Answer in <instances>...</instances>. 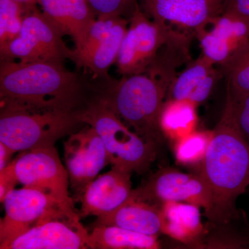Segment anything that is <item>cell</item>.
I'll return each mask as SVG.
<instances>
[{
  "label": "cell",
  "instance_id": "6da1fadb",
  "mask_svg": "<svg viewBox=\"0 0 249 249\" xmlns=\"http://www.w3.org/2000/svg\"><path fill=\"white\" fill-rule=\"evenodd\" d=\"M91 98L89 83L65 65L1 61V106L29 109L80 110Z\"/></svg>",
  "mask_w": 249,
  "mask_h": 249
},
{
  "label": "cell",
  "instance_id": "7a4b0ae2",
  "mask_svg": "<svg viewBox=\"0 0 249 249\" xmlns=\"http://www.w3.org/2000/svg\"><path fill=\"white\" fill-rule=\"evenodd\" d=\"M212 193L209 217L225 221L235 215V201L249 186V142L224 109L213 131L199 174Z\"/></svg>",
  "mask_w": 249,
  "mask_h": 249
},
{
  "label": "cell",
  "instance_id": "3957f363",
  "mask_svg": "<svg viewBox=\"0 0 249 249\" xmlns=\"http://www.w3.org/2000/svg\"><path fill=\"white\" fill-rule=\"evenodd\" d=\"M91 98L104 103L136 133L149 142L160 138V116L169 85L148 73L93 78Z\"/></svg>",
  "mask_w": 249,
  "mask_h": 249
},
{
  "label": "cell",
  "instance_id": "277c9868",
  "mask_svg": "<svg viewBox=\"0 0 249 249\" xmlns=\"http://www.w3.org/2000/svg\"><path fill=\"white\" fill-rule=\"evenodd\" d=\"M80 110L1 106L0 142L16 152L54 146L58 139L74 133L83 124Z\"/></svg>",
  "mask_w": 249,
  "mask_h": 249
},
{
  "label": "cell",
  "instance_id": "5b68a950",
  "mask_svg": "<svg viewBox=\"0 0 249 249\" xmlns=\"http://www.w3.org/2000/svg\"><path fill=\"white\" fill-rule=\"evenodd\" d=\"M80 119L101 137L112 167L139 175L150 168L156 158V144L131 131L104 103L91 97L80 111Z\"/></svg>",
  "mask_w": 249,
  "mask_h": 249
},
{
  "label": "cell",
  "instance_id": "8992f818",
  "mask_svg": "<svg viewBox=\"0 0 249 249\" xmlns=\"http://www.w3.org/2000/svg\"><path fill=\"white\" fill-rule=\"evenodd\" d=\"M61 30L36 4L30 5L19 35L3 52L1 61L52 62L64 65L71 60L73 50L63 40Z\"/></svg>",
  "mask_w": 249,
  "mask_h": 249
},
{
  "label": "cell",
  "instance_id": "52a82bcc",
  "mask_svg": "<svg viewBox=\"0 0 249 249\" xmlns=\"http://www.w3.org/2000/svg\"><path fill=\"white\" fill-rule=\"evenodd\" d=\"M18 183L45 192L58 201L64 213L80 222L73 198L69 194L70 178L54 146L22 152L13 160Z\"/></svg>",
  "mask_w": 249,
  "mask_h": 249
},
{
  "label": "cell",
  "instance_id": "ba28073f",
  "mask_svg": "<svg viewBox=\"0 0 249 249\" xmlns=\"http://www.w3.org/2000/svg\"><path fill=\"white\" fill-rule=\"evenodd\" d=\"M2 203L5 215L0 222L1 249H8L13 241L36 226L68 217L53 196L35 188L12 190Z\"/></svg>",
  "mask_w": 249,
  "mask_h": 249
},
{
  "label": "cell",
  "instance_id": "9c48e42d",
  "mask_svg": "<svg viewBox=\"0 0 249 249\" xmlns=\"http://www.w3.org/2000/svg\"><path fill=\"white\" fill-rule=\"evenodd\" d=\"M175 34L154 22L140 6L129 19V27L116 60L121 76L146 73L161 49Z\"/></svg>",
  "mask_w": 249,
  "mask_h": 249
},
{
  "label": "cell",
  "instance_id": "30bf717a",
  "mask_svg": "<svg viewBox=\"0 0 249 249\" xmlns=\"http://www.w3.org/2000/svg\"><path fill=\"white\" fill-rule=\"evenodd\" d=\"M132 199L161 207L168 202H185L205 209L208 217L213 209L211 190L200 175L162 169L143 185L133 190Z\"/></svg>",
  "mask_w": 249,
  "mask_h": 249
},
{
  "label": "cell",
  "instance_id": "8fae6325",
  "mask_svg": "<svg viewBox=\"0 0 249 249\" xmlns=\"http://www.w3.org/2000/svg\"><path fill=\"white\" fill-rule=\"evenodd\" d=\"M227 0H140L147 17L167 29L193 37L225 11Z\"/></svg>",
  "mask_w": 249,
  "mask_h": 249
},
{
  "label": "cell",
  "instance_id": "7c38bea8",
  "mask_svg": "<svg viewBox=\"0 0 249 249\" xmlns=\"http://www.w3.org/2000/svg\"><path fill=\"white\" fill-rule=\"evenodd\" d=\"M65 160L73 197L80 200L85 188L109 163L104 144L94 128L87 125L64 143Z\"/></svg>",
  "mask_w": 249,
  "mask_h": 249
},
{
  "label": "cell",
  "instance_id": "4fadbf2b",
  "mask_svg": "<svg viewBox=\"0 0 249 249\" xmlns=\"http://www.w3.org/2000/svg\"><path fill=\"white\" fill-rule=\"evenodd\" d=\"M199 31L196 37L202 55L222 68L249 40V23L235 15L224 12Z\"/></svg>",
  "mask_w": 249,
  "mask_h": 249
},
{
  "label": "cell",
  "instance_id": "5bb4252c",
  "mask_svg": "<svg viewBox=\"0 0 249 249\" xmlns=\"http://www.w3.org/2000/svg\"><path fill=\"white\" fill-rule=\"evenodd\" d=\"M128 26V19L117 17L110 29L99 28L91 31L84 47L73 58L76 67L91 72L93 78L109 76L108 70L117 60Z\"/></svg>",
  "mask_w": 249,
  "mask_h": 249
},
{
  "label": "cell",
  "instance_id": "9a60e30c",
  "mask_svg": "<svg viewBox=\"0 0 249 249\" xmlns=\"http://www.w3.org/2000/svg\"><path fill=\"white\" fill-rule=\"evenodd\" d=\"M132 173L112 167L110 171L95 178L80 198V216L106 215L114 212L132 198Z\"/></svg>",
  "mask_w": 249,
  "mask_h": 249
},
{
  "label": "cell",
  "instance_id": "2e32d148",
  "mask_svg": "<svg viewBox=\"0 0 249 249\" xmlns=\"http://www.w3.org/2000/svg\"><path fill=\"white\" fill-rule=\"evenodd\" d=\"M88 231L68 217L32 228L11 242L8 249H83L88 247Z\"/></svg>",
  "mask_w": 249,
  "mask_h": 249
},
{
  "label": "cell",
  "instance_id": "e0dca14e",
  "mask_svg": "<svg viewBox=\"0 0 249 249\" xmlns=\"http://www.w3.org/2000/svg\"><path fill=\"white\" fill-rule=\"evenodd\" d=\"M37 4L65 35L71 37L75 45L73 54L78 53L97 19L88 0H37Z\"/></svg>",
  "mask_w": 249,
  "mask_h": 249
},
{
  "label": "cell",
  "instance_id": "ac0fdd59",
  "mask_svg": "<svg viewBox=\"0 0 249 249\" xmlns=\"http://www.w3.org/2000/svg\"><path fill=\"white\" fill-rule=\"evenodd\" d=\"M222 75H224L222 69L201 54L177 73L168 89L166 100H186L196 105L204 102Z\"/></svg>",
  "mask_w": 249,
  "mask_h": 249
},
{
  "label": "cell",
  "instance_id": "d6986e66",
  "mask_svg": "<svg viewBox=\"0 0 249 249\" xmlns=\"http://www.w3.org/2000/svg\"><path fill=\"white\" fill-rule=\"evenodd\" d=\"M116 226L144 235L157 236L162 232L160 209L154 205L131 199L111 213L98 217L93 228Z\"/></svg>",
  "mask_w": 249,
  "mask_h": 249
},
{
  "label": "cell",
  "instance_id": "ffe728a7",
  "mask_svg": "<svg viewBox=\"0 0 249 249\" xmlns=\"http://www.w3.org/2000/svg\"><path fill=\"white\" fill-rule=\"evenodd\" d=\"M162 232L180 241H190L203 230L199 207L183 202L162 205Z\"/></svg>",
  "mask_w": 249,
  "mask_h": 249
},
{
  "label": "cell",
  "instance_id": "44dd1931",
  "mask_svg": "<svg viewBox=\"0 0 249 249\" xmlns=\"http://www.w3.org/2000/svg\"><path fill=\"white\" fill-rule=\"evenodd\" d=\"M89 249H156L160 248L157 236L144 235L116 226L93 228L88 237Z\"/></svg>",
  "mask_w": 249,
  "mask_h": 249
},
{
  "label": "cell",
  "instance_id": "7402d4cb",
  "mask_svg": "<svg viewBox=\"0 0 249 249\" xmlns=\"http://www.w3.org/2000/svg\"><path fill=\"white\" fill-rule=\"evenodd\" d=\"M196 106L186 100H166L160 116L162 133L178 141L194 132L197 121Z\"/></svg>",
  "mask_w": 249,
  "mask_h": 249
},
{
  "label": "cell",
  "instance_id": "603a6c76",
  "mask_svg": "<svg viewBox=\"0 0 249 249\" xmlns=\"http://www.w3.org/2000/svg\"><path fill=\"white\" fill-rule=\"evenodd\" d=\"M221 69L227 76L228 98L235 100L249 93V40Z\"/></svg>",
  "mask_w": 249,
  "mask_h": 249
},
{
  "label": "cell",
  "instance_id": "cb8c5ba5",
  "mask_svg": "<svg viewBox=\"0 0 249 249\" xmlns=\"http://www.w3.org/2000/svg\"><path fill=\"white\" fill-rule=\"evenodd\" d=\"M29 6L15 0H0V52L19 35Z\"/></svg>",
  "mask_w": 249,
  "mask_h": 249
},
{
  "label": "cell",
  "instance_id": "d4e9b609",
  "mask_svg": "<svg viewBox=\"0 0 249 249\" xmlns=\"http://www.w3.org/2000/svg\"><path fill=\"white\" fill-rule=\"evenodd\" d=\"M213 132H194L177 141L175 156L183 164L202 163L207 152Z\"/></svg>",
  "mask_w": 249,
  "mask_h": 249
},
{
  "label": "cell",
  "instance_id": "484cf974",
  "mask_svg": "<svg viewBox=\"0 0 249 249\" xmlns=\"http://www.w3.org/2000/svg\"><path fill=\"white\" fill-rule=\"evenodd\" d=\"M140 0H88L97 18L122 17L130 19Z\"/></svg>",
  "mask_w": 249,
  "mask_h": 249
},
{
  "label": "cell",
  "instance_id": "4316f807",
  "mask_svg": "<svg viewBox=\"0 0 249 249\" xmlns=\"http://www.w3.org/2000/svg\"><path fill=\"white\" fill-rule=\"evenodd\" d=\"M225 108L236 127L249 142V93L235 100L227 97Z\"/></svg>",
  "mask_w": 249,
  "mask_h": 249
},
{
  "label": "cell",
  "instance_id": "83f0119b",
  "mask_svg": "<svg viewBox=\"0 0 249 249\" xmlns=\"http://www.w3.org/2000/svg\"><path fill=\"white\" fill-rule=\"evenodd\" d=\"M18 183L14 164L11 161L6 168L0 170V201L1 203L7 193L15 189V186Z\"/></svg>",
  "mask_w": 249,
  "mask_h": 249
},
{
  "label": "cell",
  "instance_id": "f1b7e54d",
  "mask_svg": "<svg viewBox=\"0 0 249 249\" xmlns=\"http://www.w3.org/2000/svg\"><path fill=\"white\" fill-rule=\"evenodd\" d=\"M224 12L235 15L249 23V0H227Z\"/></svg>",
  "mask_w": 249,
  "mask_h": 249
},
{
  "label": "cell",
  "instance_id": "f546056e",
  "mask_svg": "<svg viewBox=\"0 0 249 249\" xmlns=\"http://www.w3.org/2000/svg\"><path fill=\"white\" fill-rule=\"evenodd\" d=\"M15 152L12 149L0 142V170L4 169L11 163L10 160Z\"/></svg>",
  "mask_w": 249,
  "mask_h": 249
},
{
  "label": "cell",
  "instance_id": "4dcf8cb0",
  "mask_svg": "<svg viewBox=\"0 0 249 249\" xmlns=\"http://www.w3.org/2000/svg\"><path fill=\"white\" fill-rule=\"evenodd\" d=\"M15 1L27 5L37 4V0H15Z\"/></svg>",
  "mask_w": 249,
  "mask_h": 249
}]
</instances>
